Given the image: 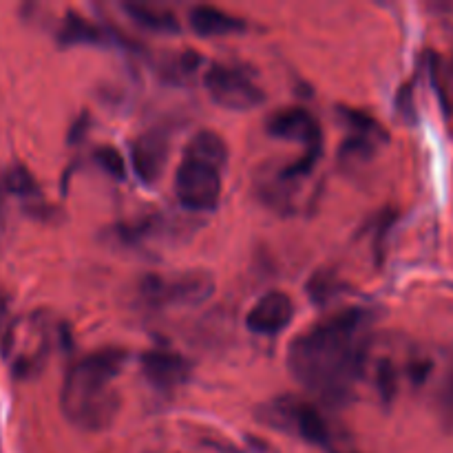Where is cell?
Segmentation results:
<instances>
[{
	"instance_id": "cell-1",
	"label": "cell",
	"mask_w": 453,
	"mask_h": 453,
	"mask_svg": "<svg viewBox=\"0 0 453 453\" xmlns=\"http://www.w3.org/2000/svg\"><path fill=\"white\" fill-rule=\"evenodd\" d=\"M370 314L343 308L301 332L288 345L292 379L330 405H345L367 372L372 354Z\"/></svg>"
},
{
	"instance_id": "cell-21",
	"label": "cell",
	"mask_w": 453,
	"mask_h": 453,
	"mask_svg": "<svg viewBox=\"0 0 453 453\" xmlns=\"http://www.w3.org/2000/svg\"><path fill=\"white\" fill-rule=\"evenodd\" d=\"M436 410L438 416H441V423L453 432V372L447 376V380L441 385V389H438Z\"/></svg>"
},
{
	"instance_id": "cell-8",
	"label": "cell",
	"mask_w": 453,
	"mask_h": 453,
	"mask_svg": "<svg viewBox=\"0 0 453 453\" xmlns=\"http://www.w3.org/2000/svg\"><path fill=\"white\" fill-rule=\"evenodd\" d=\"M270 135L279 140L299 142L303 146V153H321L323 150V133L317 118L303 106H288V109L274 111L265 122Z\"/></svg>"
},
{
	"instance_id": "cell-23",
	"label": "cell",
	"mask_w": 453,
	"mask_h": 453,
	"mask_svg": "<svg viewBox=\"0 0 453 453\" xmlns=\"http://www.w3.org/2000/svg\"><path fill=\"white\" fill-rule=\"evenodd\" d=\"M7 314H9V299L4 295V290L0 288V334L4 332V321H7Z\"/></svg>"
},
{
	"instance_id": "cell-15",
	"label": "cell",
	"mask_w": 453,
	"mask_h": 453,
	"mask_svg": "<svg viewBox=\"0 0 453 453\" xmlns=\"http://www.w3.org/2000/svg\"><path fill=\"white\" fill-rule=\"evenodd\" d=\"M124 12L128 13L133 22L149 31H159V34H175L180 31V22H177L175 13L166 12V9H157L153 4L142 3H127Z\"/></svg>"
},
{
	"instance_id": "cell-9",
	"label": "cell",
	"mask_w": 453,
	"mask_h": 453,
	"mask_svg": "<svg viewBox=\"0 0 453 453\" xmlns=\"http://www.w3.org/2000/svg\"><path fill=\"white\" fill-rule=\"evenodd\" d=\"M339 113L343 122L352 128V135L341 146L343 162H367V159L374 157L379 146L389 140L388 131L372 115L358 109H349V106H343Z\"/></svg>"
},
{
	"instance_id": "cell-5",
	"label": "cell",
	"mask_w": 453,
	"mask_h": 453,
	"mask_svg": "<svg viewBox=\"0 0 453 453\" xmlns=\"http://www.w3.org/2000/svg\"><path fill=\"white\" fill-rule=\"evenodd\" d=\"M259 418L268 423L270 427L281 429L290 436H299L308 445L323 447V449H334V434L326 416L312 405L296 396H279L274 401L265 403L259 410Z\"/></svg>"
},
{
	"instance_id": "cell-19",
	"label": "cell",
	"mask_w": 453,
	"mask_h": 453,
	"mask_svg": "<svg viewBox=\"0 0 453 453\" xmlns=\"http://www.w3.org/2000/svg\"><path fill=\"white\" fill-rule=\"evenodd\" d=\"M341 290H345V283L334 277V273H319L310 279L308 292L312 296V303L326 305L327 301L334 299Z\"/></svg>"
},
{
	"instance_id": "cell-7",
	"label": "cell",
	"mask_w": 453,
	"mask_h": 453,
	"mask_svg": "<svg viewBox=\"0 0 453 453\" xmlns=\"http://www.w3.org/2000/svg\"><path fill=\"white\" fill-rule=\"evenodd\" d=\"M208 96L228 111H252L265 100V93L243 71L228 65H211L203 75Z\"/></svg>"
},
{
	"instance_id": "cell-14",
	"label": "cell",
	"mask_w": 453,
	"mask_h": 453,
	"mask_svg": "<svg viewBox=\"0 0 453 453\" xmlns=\"http://www.w3.org/2000/svg\"><path fill=\"white\" fill-rule=\"evenodd\" d=\"M58 40L65 47H80V44H106L109 42V34L102 29L96 22L87 20L80 13L69 12L62 20L60 31H58Z\"/></svg>"
},
{
	"instance_id": "cell-20",
	"label": "cell",
	"mask_w": 453,
	"mask_h": 453,
	"mask_svg": "<svg viewBox=\"0 0 453 453\" xmlns=\"http://www.w3.org/2000/svg\"><path fill=\"white\" fill-rule=\"evenodd\" d=\"M93 159H96V162L102 166V171L109 173L111 177H115V180H124L127 168H124V159L118 149H113V146H100V149H96V153H93Z\"/></svg>"
},
{
	"instance_id": "cell-18",
	"label": "cell",
	"mask_w": 453,
	"mask_h": 453,
	"mask_svg": "<svg viewBox=\"0 0 453 453\" xmlns=\"http://www.w3.org/2000/svg\"><path fill=\"white\" fill-rule=\"evenodd\" d=\"M374 383L385 405L394 401L398 392V370L392 358H380L374 367Z\"/></svg>"
},
{
	"instance_id": "cell-6",
	"label": "cell",
	"mask_w": 453,
	"mask_h": 453,
	"mask_svg": "<svg viewBox=\"0 0 453 453\" xmlns=\"http://www.w3.org/2000/svg\"><path fill=\"white\" fill-rule=\"evenodd\" d=\"M221 171L203 159L181 155V162L175 171V195L177 202L190 212H212L219 206L221 188Z\"/></svg>"
},
{
	"instance_id": "cell-11",
	"label": "cell",
	"mask_w": 453,
	"mask_h": 453,
	"mask_svg": "<svg viewBox=\"0 0 453 453\" xmlns=\"http://www.w3.org/2000/svg\"><path fill=\"white\" fill-rule=\"evenodd\" d=\"M168 135L159 128L142 133L131 144V164L137 180L144 186H155L168 164Z\"/></svg>"
},
{
	"instance_id": "cell-17",
	"label": "cell",
	"mask_w": 453,
	"mask_h": 453,
	"mask_svg": "<svg viewBox=\"0 0 453 453\" xmlns=\"http://www.w3.org/2000/svg\"><path fill=\"white\" fill-rule=\"evenodd\" d=\"M0 186H3L4 195H16L25 202H40L42 199L34 175L25 166H12L9 171H4L0 177Z\"/></svg>"
},
{
	"instance_id": "cell-2",
	"label": "cell",
	"mask_w": 453,
	"mask_h": 453,
	"mask_svg": "<svg viewBox=\"0 0 453 453\" xmlns=\"http://www.w3.org/2000/svg\"><path fill=\"white\" fill-rule=\"evenodd\" d=\"M127 365V352L102 348L69 367L62 383L60 407L65 418L82 432H104L119 411L115 380Z\"/></svg>"
},
{
	"instance_id": "cell-4",
	"label": "cell",
	"mask_w": 453,
	"mask_h": 453,
	"mask_svg": "<svg viewBox=\"0 0 453 453\" xmlns=\"http://www.w3.org/2000/svg\"><path fill=\"white\" fill-rule=\"evenodd\" d=\"M215 295V277L206 270L173 274H146L140 281V299L155 310L195 308Z\"/></svg>"
},
{
	"instance_id": "cell-13",
	"label": "cell",
	"mask_w": 453,
	"mask_h": 453,
	"mask_svg": "<svg viewBox=\"0 0 453 453\" xmlns=\"http://www.w3.org/2000/svg\"><path fill=\"white\" fill-rule=\"evenodd\" d=\"M190 29L202 38H219V35L239 34L246 29V22L242 18L233 16V13L224 12L212 4H197L190 9L188 13Z\"/></svg>"
},
{
	"instance_id": "cell-3",
	"label": "cell",
	"mask_w": 453,
	"mask_h": 453,
	"mask_svg": "<svg viewBox=\"0 0 453 453\" xmlns=\"http://www.w3.org/2000/svg\"><path fill=\"white\" fill-rule=\"evenodd\" d=\"M51 321L44 312L16 319L3 332V358L16 379H34L51 352Z\"/></svg>"
},
{
	"instance_id": "cell-12",
	"label": "cell",
	"mask_w": 453,
	"mask_h": 453,
	"mask_svg": "<svg viewBox=\"0 0 453 453\" xmlns=\"http://www.w3.org/2000/svg\"><path fill=\"white\" fill-rule=\"evenodd\" d=\"M142 376L157 392H175L190 379V363L171 349H149L140 358Z\"/></svg>"
},
{
	"instance_id": "cell-16",
	"label": "cell",
	"mask_w": 453,
	"mask_h": 453,
	"mask_svg": "<svg viewBox=\"0 0 453 453\" xmlns=\"http://www.w3.org/2000/svg\"><path fill=\"white\" fill-rule=\"evenodd\" d=\"M184 155L203 159V162H211L215 166L224 168L226 162H228V146H226L224 137L217 135L215 131H199L186 144Z\"/></svg>"
},
{
	"instance_id": "cell-22",
	"label": "cell",
	"mask_w": 453,
	"mask_h": 453,
	"mask_svg": "<svg viewBox=\"0 0 453 453\" xmlns=\"http://www.w3.org/2000/svg\"><path fill=\"white\" fill-rule=\"evenodd\" d=\"M237 453H274V449H270L268 445H264V442H259V441H250L246 447H243V449H239Z\"/></svg>"
},
{
	"instance_id": "cell-10",
	"label": "cell",
	"mask_w": 453,
	"mask_h": 453,
	"mask_svg": "<svg viewBox=\"0 0 453 453\" xmlns=\"http://www.w3.org/2000/svg\"><path fill=\"white\" fill-rule=\"evenodd\" d=\"M295 319V301L281 290H270L248 310L246 327L257 336H279Z\"/></svg>"
}]
</instances>
